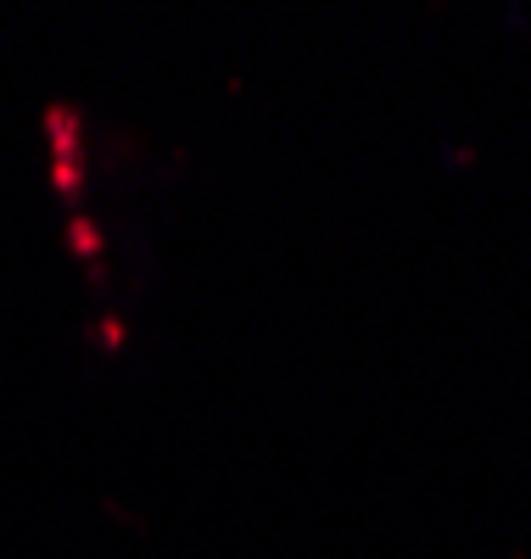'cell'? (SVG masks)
Here are the masks:
<instances>
[{
  "label": "cell",
  "mask_w": 531,
  "mask_h": 559,
  "mask_svg": "<svg viewBox=\"0 0 531 559\" xmlns=\"http://www.w3.org/2000/svg\"><path fill=\"white\" fill-rule=\"evenodd\" d=\"M45 129H51L57 134V185H62V191L73 197L79 191V112L73 107H51V112H45Z\"/></svg>",
  "instance_id": "6da1fadb"
}]
</instances>
